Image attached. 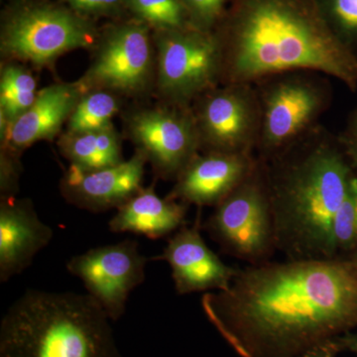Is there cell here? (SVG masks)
Listing matches in <instances>:
<instances>
[{
    "instance_id": "obj_1",
    "label": "cell",
    "mask_w": 357,
    "mask_h": 357,
    "mask_svg": "<svg viewBox=\"0 0 357 357\" xmlns=\"http://www.w3.org/2000/svg\"><path fill=\"white\" fill-rule=\"evenodd\" d=\"M206 319L241 357H299L357 328V262L310 259L238 269L206 293Z\"/></svg>"
},
{
    "instance_id": "obj_2",
    "label": "cell",
    "mask_w": 357,
    "mask_h": 357,
    "mask_svg": "<svg viewBox=\"0 0 357 357\" xmlns=\"http://www.w3.org/2000/svg\"><path fill=\"white\" fill-rule=\"evenodd\" d=\"M215 32L222 84H255L292 70H312L357 91V54L328 25L319 0H234Z\"/></svg>"
},
{
    "instance_id": "obj_3",
    "label": "cell",
    "mask_w": 357,
    "mask_h": 357,
    "mask_svg": "<svg viewBox=\"0 0 357 357\" xmlns=\"http://www.w3.org/2000/svg\"><path fill=\"white\" fill-rule=\"evenodd\" d=\"M277 250L289 260L332 259L333 227L354 171L323 126L264 162Z\"/></svg>"
},
{
    "instance_id": "obj_4",
    "label": "cell",
    "mask_w": 357,
    "mask_h": 357,
    "mask_svg": "<svg viewBox=\"0 0 357 357\" xmlns=\"http://www.w3.org/2000/svg\"><path fill=\"white\" fill-rule=\"evenodd\" d=\"M109 316L89 294L27 290L0 324V357H121Z\"/></svg>"
},
{
    "instance_id": "obj_5",
    "label": "cell",
    "mask_w": 357,
    "mask_h": 357,
    "mask_svg": "<svg viewBox=\"0 0 357 357\" xmlns=\"http://www.w3.org/2000/svg\"><path fill=\"white\" fill-rule=\"evenodd\" d=\"M261 107V130L256 156L267 162L283 153L321 126L333 103L330 77L312 70H292L253 84Z\"/></svg>"
},
{
    "instance_id": "obj_6",
    "label": "cell",
    "mask_w": 357,
    "mask_h": 357,
    "mask_svg": "<svg viewBox=\"0 0 357 357\" xmlns=\"http://www.w3.org/2000/svg\"><path fill=\"white\" fill-rule=\"evenodd\" d=\"M203 229L229 255L249 265L270 261L276 252L273 213L264 163L215 208Z\"/></svg>"
},
{
    "instance_id": "obj_7",
    "label": "cell",
    "mask_w": 357,
    "mask_h": 357,
    "mask_svg": "<svg viewBox=\"0 0 357 357\" xmlns=\"http://www.w3.org/2000/svg\"><path fill=\"white\" fill-rule=\"evenodd\" d=\"M157 86L169 105L191 107L222 84V54L215 32L194 27L156 34Z\"/></svg>"
},
{
    "instance_id": "obj_8",
    "label": "cell",
    "mask_w": 357,
    "mask_h": 357,
    "mask_svg": "<svg viewBox=\"0 0 357 357\" xmlns=\"http://www.w3.org/2000/svg\"><path fill=\"white\" fill-rule=\"evenodd\" d=\"M95 30L88 21L65 8L26 6L2 28L0 49L11 60L45 67L60 56L95 44Z\"/></svg>"
},
{
    "instance_id": "obj_9",
    "label": "cell",
    "mask_w": 357,
    "mask_h": 357,
    "mask_svg": "<svg viewBox=\"0 0 357 357\" xmlns=\"http://www.w3.org/2000/svg\"><path fill=\"white\" fill-rule=\"evenodd\" d=\"M201 152L255 154L261 107L253 84H220L192 102Z\"/></svg>"
},
{
    "instance_id": "obj_10",
    "label": "cell",
    "mask_w": 357,
    "mask_h": 357,
    "mask_svg": "<svg viewBox=\"0 0 357 357\" xmlns=\"http://www.w3.org/2000/svg\"><path fill=\"white\" fill-rule=\"evenodd\" d=\"M148 258L137 241L91 248L67 262L70 274L83 282L86 294L102 307L112 321L123 316L129 296L146 278Z\"/></svg>"
},
{
    "instance_id": "obj_11",
    "label": "cell",
    "mask_w": 357,
    "mask_h": 357,
    "mask_svg": "<svg viewBox=\"0 0 357 357\" xmlns=\"http://www.w3.org/2000/svg\"><path fill=\"white\" fill-rule=\"evenodd\" d=\"M129 132L158 177L176 180L201 152L198 126L191 107L169 105L144 109L129 119Z\"/></svg>"
},
{
    "instance_id": "obj_12",
    "label": "cell",
    "mask_w": 357,
    "mask_h": 357,
    "mask_svg": "<svg viewBox=\"0 0 357 357\" xmlns=\"http://www.w3.org/2000/svg\"><path fill=\"white\" fill-rule=\"evenodd\" d=\"M149 30L143 23L112 28L103 37L91 67L77 81L84 93H140L151 79L153 59Z\"/></svg>"
},
{
    "instance_id": "obj_13",
    "label": "cell",
    "mask_w": 357,
    "mask_h": 357,
    "mask_svg": "<svg viewBox=\"0 0 357 357\" xmlns=\"http://www.w3.org/2000/svg\"><path fill=\"white\" fill-rule=\"evenodd\" d=\"M151 260L168 263L178 295L225 291L229 288L238 268L229 266L206 243L199 220L181 227L167 243L163 252Z\"/></svg>"
},
{
    "instance_id": "obj_14",
    "label": "cell",
    "mask_w": 357,
    "mask_h": 357,
    "mask_svg": "<svg viewBox=\"0 0 357 357\" xmlns=\"http://www.w3.org/2000/svg\"><path fill=\"white\" fill-rule=\"evenodd\" d=\"M256 154L199 152L176 178L167 198L203 208L215 206L252 173Z\"/></svg>"
},
{
    "instance_id": "obj_15",
    "label": "cell",
    "mask_w": 357,
    "mask_h": 357,
    "mask_svg": "<svg viewBox=\"0 0 357 357\" xmlns=\"http://www.w3.org/2000/svg\"><path fill=\"white\" fill-rule=\"evenodd\" d=\"M147 160L139 151L117 165L100 170H79L70 166L61 182V191L70 204L102 213L121 208L143 189Z\"/></svg>"
},
{
    "instance_id": "obj_16",
    "label": "cell",
    "mask_w": 357,
    "mask_h": 357,
    "mask_svg": "<svg viewBox=\"0 0 357 357\" xmlns=\"http://www.w3.org/2000/svg\"><path fill=\"white\" fill-rule=\"evenodd\" d=\"M53 236V229L40 220L30 199H1L0 281L22 273Z\"/></svg>"
},
{
    "instance_id": "obj_17",
    "label": "cell",
    "mask_w": 357,
    "mask_h": 357,
    "mask_svg": "<svg viewBox=\"0 0 357 357\" xmlns=\"http://www.w3.org/2000/svg\"><path fill=\"white\" fill-rule=\"evenodd\" d=\"M83 96L77 82L54 84L39 91L31 107L1 136L4 150L20 155L34 143L53 139Z\"/></svg>"
},
{
    "instance_id": "obj_18",
    "label": "cell",
    "mask_w": 357,
    "mask_h": 357,
    "mask_svg": "<svg viewBox=\"0 0 357 357\" xmlns=\"http://www.w3.org/2000/svg\"><path fill=\"white\" fill-rule=\"evenodd\" d=\"M187 204L161 198L153 187L147 188L128 199L109 222L110 231L159 239L184 227Z\"/></svg>"
},
{
    "instance_id": "obj_19",
    "label": "cell",
    "mask_w": 357,
    "mask_h": 357,
    "mask_svg": "<svg viewBox=\"0 0 357 357\" xmlns=\"http://www.w3.org/2000/svg\"><path fill=\"white\" fill-rule=\"evenodd\" d=\"M59 147L70 162V166L86 172L100 170L124 161L121 140L114 126L89 132H67L59 141Z\"/></svg>"
},
{
    "instance_id": "obj_20",
    "label": "cell",
    "mask_w": 357,
    "mask_h": 357,
    "mask_svg": "<svg viewBox=\"0 0 357 357\" xmlns=\"http://www.w3.org/2000/svg\"><path fill=\"white\" fill-rule=\"evenodd\" d=\"M38 93L36 79L24 67L9 64L2 68L0 77L1 136L16 119L31 107Z\"/></svg>"
},
{
    "instance_id": "obj_21",
    "label": "cell",
    "mask_w": 357,
    "mask_h": 357,
    "mask_svg": "<svg viewBox=\"0 0 357 357\" xmlns=\"http://www.w3.org/2000/svg\"><path fill=\"white\" fill-rule=\"evenodd\" d=\"M119 109L116 96L107 91L84 93L68 121V133H83L112 126V119Z\"/></svg>"
},
{
    "instance_id": "obj_22",
    "label": "cell",
    "mask_w": 357,
    "mask_h": 357,
    "mask_svg": "<svg viewBox=\"0 0 357 357\" xmlns=\"http://www.w3.org/2000/svg\"><path fill=\"white\" fill-rule=\"evenodd\" d=\"M126 6L141 21L159 31L192 27L181 0H126Z\"/></svg>"
},
{
    "instance_id": "obj_23",
    "label": "cell",
    "mask_w": 357,
    "mask_h": 357,
    "mask_svg": "<svg viewBox=\"0 0 357 357\" xmlns=\"http://www.w3.org/2000/svg\"><path fill=\"white\" fill-rule=\"evenodd\" d=\"M333 258H357V173L352 175L349 192L338 211L333 227Z\"/></svg>"
},
{
    "instance_id": "obj_24",
    "label": "cell",
    "mask_w": 357,
    "mask_h": 357,
    "mask_svg": "<svg viewBox=\"0 0 357 357\" xmlns=\"http://www.w3.org/2000/svg\"><path fill=\"white\" fill-rule=\"evenodd\" d=\"M319 3L337 38L357 54V0H319Z\"/></svg>"
},
{
    "instance_id": "obj_25",
    "label": "cell",
    "mask_w": 357,
    "mask_h": 357,
    "mask_svg": "<svg viewBox=\"0 0 357 357\" xmlns=\"http://www.w3.org/2000/svg\"><path fill=\"white\" fill-rule=\"evenodd\" d=\"M184 4L192 27L213 32L225 13L227 0H181Z\"/></svg>"
},
{
    "instance_id": "obj_26",
    "label": "cell",
    "mask_w": 357,
    "mask_h": 357,
    "mask_svg": "<svg viewBox=\"0 0 357 357\" xmlns=\"http://www.w3.org/2000/svg\"><path fill=\"white\" fill-rule=\"evenodd\" d=\"M337 139L349 165L357 173V105L347 115L344 128L337 134Z\"/></svg>"
},
{
    "instance_id": "obj_27",
    "label": "cell",
    "mask_w": 357,
    "mask_h": 357,
    "mask_svg": "<svg viewBox=\"0 0 357 357\" xmlns=\"http://www.w3.org/2000/svg\"><path fill=\"white\" fill-rule=\"evenodd\" d=\"M74 10L89 14L116 13L126 0H65Z\"/></svg>"
},
{
    "instance_id": "obj_28",
    "label": "cell",
    "mask_w": 357,
    "mask_h": 357,
    "mask_svg": "<svg viewBox=\"0 0 357 357\" xmlns=\"http://www.w3.org/2000/svg\"><path fill=\"white\" fill-rule=\"evenodd\" d=\"M340 351H342V349L335 337L316 345L299 357H337Z\"/></svg>"
},
{
    "instance_id": "obj_29",
    "label": "cell",
    "mask_w": 357,
    "mask_h": 357,
    "mask_svg": "<svg viewBox=\"0 0 357 357\" xmlns=\"http://www.w3.org/2000/svg\"><path fill=\"white\" fill-rule=\"evenodd\" d=\"M337 338L342 351H351L357 357V328Z\"/></svg>"
},
{
    "instance_id": "obj_30",
    "label": "cell",
    "mask_w": 357,
    "mask_h": 357,
    "mask_svg": "<svg viewBox=\"0 0 357 357\" xmlns=\"http://www.w3.org/2000/svg\"><path fill=\"white\" fill-rule=\"evenodd\" d=\"M354 261H356V262H357V258H356V259H354Z\"/></svg>"
}]
</instances>
